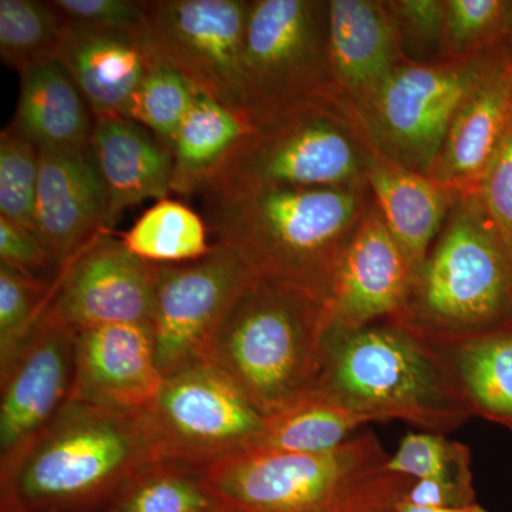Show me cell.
<instances>
[{
    "instance_id": "1",
    "label": "cell",
    "mask_w": 512,
    "mask_h": 512,
    "mask_svg": "<svg viewBox=\"0 0 512 512\" xmlns=\"http://www.w3.org/2000/svg\"><path fill=\"white\" fill-rule=\"evenodd\" d=\"M369 185L275 188L207 198L215 244L254 278L329 302L343 256L372 205Z\"/></svg>"
},
{
    "instance_id": "2",
    "label": "cell",
    "mask_w": 512,
    "mask_h": 512,
    "mask_svg": "<svg viewBox=\"0 0 512 512\" xmlns=\"http://www.w3.org/2000/svg\"><path fill=\"white\" fill-rule=\"evenodd\" d=\"M154 463L143 413L69 400L0 473V512H106Z\"/></svg>"
},
{
    "instance_id": "3",
    "label": "cell",
    "mask_w": 512,
    "mask_h": 512,
    "mask_svg": "<svg viewBox=\"0 0 512 512\" xmlns=\"http://www.w3.org/2000/svg\"><path fill=\"white\" fill-rule=\"evenodd\" d=\"M373 431L315 454L244 450L202 471L215 512H396L412 478Z\"/></svg>"
},
{
    "instance_id": "4",
    "label": "cell",
    "mask_w": 512,
    "mask_h": 512,
    "mask_svg": "<svg viewBox=\"0 0 512 512\" xmlns=\"http://www.w3.org/2000/svg\"><path fill=\"white\" fill-rule=\"evenodd\" d=\"M315 387L370 423L400 420L446 434L473 416L439 353L397 322L326 330Z\"/></svg>"
},
{
    "instance_id": "5",
    "label": "cell",
    "mask_w": 512,
    "mask_h": 512,
    "mask_svg": "<svg viewBox=\"0 0 512 512\" xmlns=\"http://www.w3.org/2000/svg\"><path fill=\"white\" fill-rule=\"evenodd\" d=\"M379 157L353 111L329 97L259 121L205 181L207 198L275 188L360 187Z\"/></svg>"
},
{
    "instance_id": "6",
    "label": "cell",
    "mask_w": 512,
    "mask_h": 512,
    "mask_svg": "<svg viewBox=\"0 0 512 512\" xmlns=\"http://www.w3.org/2000/svg\"><path fill=\"white\" fill-rule=\"evenodd\" d=\"M325 328L318 299L254 278L222 320L205 362L266 416L316 386Z\"/></svg>"
},
{
    "instance_id": "7",
    "label": "cell",
    "mask_w": 512,
    "mask_h": 512,
    "mask_svg": "<svg viewBox=\"0 0 512 512\" xmlns=\"http://www.w3.org/2000/svg\"><path fill=\"white\" fill-rule=\"evenodd\" d=\"M512 311V255L476 191L466 192L431 248L402 318L429 339L498 329Z\"/></svg>"
},
{
    "instance_id": "8",
    "label": "cell",
    "mask_w": 512,
    "mask_h": 512,
    "mask_svg": "<svg viewBox=\"0 0 512 512\" xmlns=\"http://www.w3.org/2000/svg\"><path fill=\"white\" fill-rule=\"evenodd\" d=\"M498 50L439 64L394 67L375 92L350 109L380 157L426 174L461 104Z\"/></svg>"
},
{
    "instance_id": "9",
    "label": "cell",
    "mask_w": 512,
    "mask_h": 512,
    "mask_svg": "<svg viewBox=\"0 0 512 512\" xmlns=\"http://www.w3.org/2000/svg\"><path fill=\"white\" fill-rule=\"evenodd\" d=\"M242 77L245 111L254 123L328 97V2H251Z\"/></svg>"
},
{
    "instance_id": "10",
    "label": "cell",
    "mask_w": 512,
    "mask_h": 512,
    "mask_svg": "<svg viewBox=\"0 0 512 512\" xmlns=\"http://www.w3.org/2000/svg\"><path fill=\"white\" fill-rule=\"evenodd\" d=\"M143 416L158 461L197 473L247 450L264 421L241 390L208 362L165 377Z\"/></svg>"
},
{
    "instance_id": "11",
    "label": "cell",
    "mask_w": 512,
    "mask_h": 512,
    "mask_svg": "<svg viewBox=\"0 0 512 512\" xmlns=\"http://www.w3.org/2000/svg\"><path fill=\"white\" fill-rule=\"evenodd\" d=\"M252 279L244 262L217 244L197 261L154 265L148 325L164 379L205 362L222 320Z\"/></svg>"
},
{
    "instance_id": "12",
    "label": "cell",
    "mask_w": 512,
    "mask_h": 512,
    "mask_svg": "<svg viewBox=\"0 0 512 512\" xmlns=\"http://www.w3.org/2000/svg\"><path fill=\"white\" fill-rule=\"evenodd\" d=\"M146 8L144 36L154 56L197 92L248 116L242 55L251 2L157 0Z\"/></svg>"
},
{
    "instance_id": "13",
    "label": "cell",
    "mask_w": 512,
    "mask_h": 512,
    "mask_svg": "<svg viewBox=\"0 0 512 512\" xmlns=\"http://www.w3.org/2000/svg\"><path fill=\"white\" fill-rule=\"evenodd\" d=\"M153 276V264L103 232L57 272L45 316L72 330L148 323Z\"/></svg>"
},
{
    "instance_id": "14",
    "label": "cell",
    "mask_w": 512,
    "mask_h": 512,
    "mask_svg": "<svg viewBox=\"0 0 512 512\" xmlns=\"http://www.w3.org/2000/svg\"><path fill=\"white\" fill-rule=\"evenodd\" d=\"M74 332L43 316L0 372V473L15 464L72 397Z\"/></svg>"
},
{
    "instance_id": "15",
    "label": "cell",
    "mask_w": 512,
    "mask_h": 512,
    "mask_svg": "<svg viewBox=\"0 0 512 512\" xmlns=\"http://www.w3.org/2000/svg\"><path fill=\"white\" fill-rule=\"evenodd\" d=\"M414 276L379 208H369L325 305L326 330H355L402 318L409 303Z\"/></svg>"
},
{
    "instance_id": "16",
    "label": "cell",
    "mask_w": 512,
    "mask_h": 512,
    "mask_svg": "<svg viewBox=\"0 0 512 512\" xmlns=\"http://www.w3.org/2000/svg\"><path fill=\"white\" fill-rule=\"evenodd\" d=\"M74 376L70 400L126 413H143L164 377L148 323H114L73 330Z\"/></svg>"
},
{
    "instance_id": "17",
    "label": "cell",
    "mask_w": 512,
    "mask_h": 512,
    "mask_svg": "<svg viewBox=\"0 0 512 512\" xmlns=\"http://www.w3.org/2000/svg\"><path fill=\"white\" fill-rule=\"evenodd\" d=\"M109 231V200L90 148L40 151L35 234L59 271Z\"/></svg>"
},
{
    "instance_id": "18",
    "label": "cell",
    "mask_w": 512,
    "mask_h": 512,
    "mask_svg": "<svg viewBox=\"0 0 512 512\" xmlns=\"http://www.w3.org/2000/svg\"><path fill=\"white\" fill-rule=\"evenodd\" d=\"M94 120L126 119L128 104L157 57L144 33L67 22L57 47Z\"/></svg>"
},
{
    "instance_id": "19",
    "label": "cell",
    "mask_w": 512,
    "mask_h": 512,
    "mask_svg": "<svg viewBox=\"0 0 512 512\" xmlns=\"http://www.w3.org/2000/svg\"><path fill=\"white\" fill-rule=\"evenodd\" d=\"M399 28L386 2H328L330 99L349 109L367 99L399 66Z\"/></svg>"
},
{
    "instance_id": "20",
    "label": "cell",
    "mask_w": 512,
    "mask_h": 512,
    "mask_svg": "<svg viewBox=\"0 0 512 512\" xmlns=\"http://www.w3.org/2000/svg\"><path fill=\"white\" fill-rule=\"evenodd\" d=\"M512 117V47L498 50L448 128L427 177L454 190L476 191Z\"/></svg>"
},
{
    "instance_id": "21",
    "label": "cell",
    "mask_w": 512,
    "mask_h": 512,
    "mask_svg": "<svg viewBox=\"0 0 512 512\" xmlns=\"http://www.w3.org/2000/svg\"><path fill=\"white\" fill-rule=\"evenodd\" d=\"M89 148L106 188L110 228L128 208L173 192V150L136 121L96 120Z\"/></svg>"
},
{
    "instance_id": "22",
    "label": "cell",
    "mask_w": 512,
    "mask_h": 512,
    "mask_svg": "<svg viewBox=\"0 0 512 512\" xmlns=\"http://www.w3.org/2000/svg\"><path fill=\"white\" fill-rule=\"evenodd\" d=\"M367 184L416 282L434 238L464 192L380 156L370 170Z\"/></svg>"
},
{
    "instance_id": "23",
    "label": "cell",
    "mask_w": 512,
    "mask_h": 512,
    "mask_svg": "<svg viewBox=\"0 0 512 512\" xmlns=\"http://www.w3.org/2000/svg\"><path fill=\"white\" fill-rule=\"evenodd\" d=\"M94 123L92 110L59 60H43L20 73L10 127L40 151L89 147Z\"/></svg>"
},
{
    "instance_id": "24",
    "label": "cell",
    "mask_w": 512,
    "mask_h": 512,
    "mask_svg": "<svg viewBox=\"0 0 512 512\" xmlns=\"http://www.w3.org/2000/svg\"><path fill=\"white\" fill-rule=\"evenodd\" d=\"M424 339L439 353L473 416L512 424V330Z\"/></svg>"
},
{
    "instance_id": "25",
    "label": "cell",
    "mask_w": 512,
    "mask_h": 512,
    "mask_svg": "<svg viewBox=\"0 0 512 512\" xmlns=\"http://www.w3.org/2000/svg\"><path fill=\"white\" fill-rule=\"evenodd\" d=\"M370 420L332 394L313 387L309 392L266 414L261 430L247 450L315 454L352 439Z\"/></svg>"
},
{
    "instance_id": "26",
    "label": "cell",
    "mask_w": 512,
    "mask_h": 512,
    "mask_svg": "<svg viewBox=\"0 0 512 512\" xmlns=\"http://www.w3.org/2000/svg\"><path fill=\"white\" fill-rule=\"evenodd\" d=\"M252 128L245 114L198 93L175 137L173 192L200 191Z\"/></svg>"
},
{
    "instance_id": "27",
    "label": "cell",
    "mask_w": 512,
    "mask_h": 512,
    "mask_svg": "<svg viewBox=\"0 0 512 512\" xmlns=\"http://www.w3.org/2000/svg\"><path fill=\"white\" fill-rule=\"evenodd\" d=\"M208 229L200 215L181 201H157L133 227L120 235L137 258L153 265H177L197 261L210 254Z\"/></svg>"
},
{
    "instance_id": "28",
    "label": "cell",
    "mask_w": 512,
    "mask_h": 512,
    "mask_svg": "<svg viewBox=\"0 0 512 512\" xmlns=\"http://www.w3.org/2000/svg\"><path fill=\"white\" fill-rule=\"evenodd\" d=\"M66 20L52 2L0 0V56L2 62L25 72L56 59Z\"/></svg>"
},
{
    "instance_id": "29",
    "label": "cell",
    "mask_w": 512,
    "mask_h": 512,
    "mask_svg": "<svg viewBox=\"0 0 512 512\" xmlns=\"http://www.w3.org/2000/svg\"><path fill=\"white\" fill-rule=\"evenodd\" d=\"M106 512H215L200 473L154 463L123 488Z\"/></svg>"
},
{
    "instance_id": "30",
    "label": "cell",
    "mask_w": 512,
    "mask_h": 512,
    "mask_svg": "<svg viewBox=\"0 0 512 512\" xmlns=\"http://www.w3.org/2000/svg\"><path fill=\"white\" fill-rule=\"evenodd\" d=\"M198 93L177 70L157 59L128 104L126 119L147 128L173 150L178 128Z\"/></svg>"
},
{
    "instance_id": "31",
    "label": "cell",
    "mask_w": 512,
    "mask_h": 512,
    "mask_svg": "<svg viewBox=\"0 0 512 512\" xmlns=\"http://www.w3.org/2000/svg\"><path fill=\"white\" fill-rule=\"evenodd\" d=\"M53 279L0 264V372L8 369L42 322Z\"/></svg>"
},
{
    "instance_id": "32",
    "label": "cell",
    "mask_w": 512,
    "mask_h": 512,
    "mask_svg": "<svg viewBox=\"0 0 512 512\" xmlns=\"http://www.w3.org/2000/svg\"><path fill=\"white\" fill-rule=\"evenodd\" d=\"M387 467L412 480L474 488L470 448L460 441L447 439L443 433L419 431L406 434L394 454H390Z\"/></svg>"
},
{
    "instance_id": "33",
    "label": "cell",
    "mask_w": 512,
    "mask_h": 512,
    "mask_svg": "<svg viewBox=\"0 0 512 512\" xmlns=\"http://www.w3.org/2000/svg\"><path fill=\"white\" fill-rule=\"evenodd\" d=\"M39 168V148L12 127H6L0 134V218L33 234Z\"/></svg>"
},
{
    "instance_id": "34",
    "label": "cell",
    "mask_w": 512,
    "mask_h": 512,
    "mask_svg": "<svg viewBox=\"0 0 512 512\" xmlns=\"http://www.w3.org/2000/svg\"><path fill=\"white\" fill-rule=\"evenodd\" d=\"M512 33V2L446 0L443 43L454 59L477 55Z\"/></svg>"
},
{
    "instance_id": "35",
    "label": "cell",
    "mask_w": 512,
    "mask_h": 512,
    "mask_svg": "<svg viewBox=\"0 0 512 512\" xmlns=\"http://www.w3.org/2000/svg\"><path fill=\"white\" fill-rule=\"evenodd\" d=\"M476 192L512 255V117Z\"/></svg>"
},
{
    "instance_id": "36",
    "label": "cell",
    "mask_w": 512,
    "mask_h": 512,
    "mask_svg": "<svg viewBox=\"0 0 512 512\" xmlns=\"http://www.w3.org/2000/svg\"><path fill=\"white\" fill-rule=\"evenodd\" d=\"M52 5L66 22L84 23V25L131 33H144L146 29V2L55 0Z\"/></svg>"
},
{
    "instance_id": "37",
    "label": "cell",
    "mask_w": 512,
    "mask_h": 512,
    "mask_svg": "<svg viewBox=\"0 0 512 512\" xmlns=\"http://www.w3.org/2000/svg\"><path fill=\"white\" fill-rule=\"evenodd\" d=\"M0 264L13 266L26 274L39 276L59 272L55 259L29 229L0 218Z\"/></svg>"
},
{
    "instance_id": "38",
    "label": "cell",
    "mask_w": 512,
    "mask_h": 512,
    "mask_svg": "<svg viewBox=\"0 0 512 512\" xmlns=\"http://www.w3.org/2000/svg\"><path fill=\"white\" fill-rule=\"evenodd\" d=\"M396 19L400 39L403 35L414 42L443 43L446 2L443 0H399L386 2Z\"/></svg>"
},
{
    "instance_id": "39",
    "label": "cell",
    "mask_w": 512,
    "mask_h": 512,
    "mask_svg": "<svg viewBox=\"0 0 512 512\" xmlns=\"http://www.w3.org/2000/svg\"><path fill=\"white\" fill-rule=\"evenodd\" d=\"M404 501L424 508L467 507L477 503L474 488L431 480H414Z\"/></svg>"
},
{
    "instance_id": "40",
    "label": "cell",
    "mask_w": 512,
    "mask_h": 512,
    "mask_svg": "<svg viewBox=\"0 0 512 512\" xmlns=\"http://www.w3.org/2000/svg\"><path fill=\"white\" fill-rule=\"evenodd\" d=\"M396 512H488L485 508L481 507L480 504L476 503L473 505H467V507H456V508H424L417 507L407 503V501H400L397 504Z\"/></svg>"
}]
</instances>
